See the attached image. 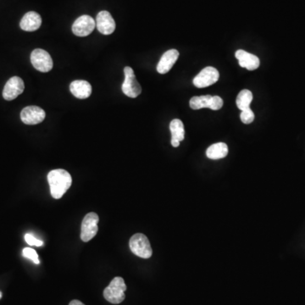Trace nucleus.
Returning <instances> with one entry per match:
<instances>
[{
	"mask_svg": "<svg viewBox=\"0 0 305 305\" xmlns=\"http://www.w3.org/2000/svg\"><path fill=\"white\" fill-rule=\"evenodd\" d=\"M48 181L50 187L51 195L55 199H60L63 197L72 183L71 174L63 169L51 171L48 175Z\"/></svg>",
	"mask_w": 305,
	"mask_h": 305,
	"instance_id": "obj_1",
	"label": "nucleus"
},
{
	"mask_svg": "<svg viewBox=\"0 0 305 305\" xmlns=\"http://www.w3.org/2000/svg\"><path fill=\"white\" fill-rule=\"evenodd\" d=\"M126 285L122 277H114L104 291V297L108 302L118 305L125 300Z\"/></svg>",
	"mask_w": 305,
	"mask_h": 305,
	"instance_id": "obj_2",
	"label": "nucleus"
},
{
	"mask_svg": "<svg viewBox=\"0 0 305 305\" xmlns=\"http://www.w3.org/2000/svg\"><path fill=\"white\" fill-rule=\"evenodd\" d=\"M129 246L132 253L138 257L150 259L152 254V248L150 241L144 234L137 233L130 239Z\"/></svg>",
	"mask_w": 305,
	"mask_h": 305,
	"instance_id": "obj_3",
	"label": "nucleus"
},
{
	"mask_svg": "<svg viewBox=\"0 0 305 305\" xmlns=\"http://www.w3.org/2000/svg\"><path fill=\"white\" fill-rule=\"evenodd\" d=\"M124 74H125V81L123 82L122 87H121L122 92L129 98L135 99L140 95L142 93V87L137 81L134 71L131 67L129 66L125 67Z\"/></svg>",
	"mask_w": 305,
	"mask_h": 305,
	"instance_id": "obj_4",
	"label": "nucleus"
},
{
	"mask_svg": "<svg viewBox=\"0 0 305 305\" xmlns=\"http://www.w3.org/2000/svg\"><path fill=\"white\" fill-rule=\"evenodd\" d=\"M99 216L94 212L88 213L84 217L81 229V239L83 242H88L97 235L99 230Z\"/></svg>",
	"mask_w": 305,
	"mask_h": 305,
	"instance_id": "obj_5",
	"label": "nucleus"
},
{
	"mask_svg": "<svg viewBox=\"0 0 305 305\" xmlns=\"http://www.w3.org/2000/svg\"><path fill=\"white\" fill-rule=\"evenodd\" d=\"M31 62L35 69L43 73L50 72L54 66L50 54L41 48H37L33 51L31 54Z\"/></svg>",
	"mask_w": 305,
	"mask_h": 305,
	"instance_id": "obj_6",
	"label": "nucleus"
},
{
	"mask_svg": "<svg viewBox=\"0 0 305 305\" xmlns=\"http://www.w3.org/2000/svg\"><path fill=\"white\" fill-rule=\"evenodd\" d=\"M220 74L217 70L212 66H208L202 70L193 79V85L198 88L210 87L217 82Z\"/></svg>",
	"mask_w": 305,
	"mask_h": 305,
	"instance_id": "obj_7",
	"label": "nucleus"
},
{
	"mask_svg": "<svg viewBox=\"0 0 305 305\" xmlns=\"http://www.w3.org/2000/svg\"><path fill=\"white\" fill-rule=\"evenodd\" d=\"M25 84L23 80L19 76H13L7 81L3 87V99L7 101H11L16 99L24 92Z\"/></svg>",
	"mask_w": 305,
	"mask_h": 305,
	"instance_id": "obj_8",
	"label": "nucleus"
},
{
	"mask_svg": "<svg viewBox=\"0 0 305 305\" xmlns=\"http://www.w3.org/2000/svg\"><path fill=\"white\" fill-rule=\"evenodd\" d=\"M96 22L90 15H84L76 20L72 26V32L76 36L87 37L93 33Z\"/></svg>",
	"mask_w": 305,
	"mask_h": 305,
	"instance_id": "obj_9",
	"label": "nucleus"
},
{
	"mask_svg": "<svg viewBox=\"0 0 305 305\" xmlns=\"http://www.w3.org/2000/svg\"><path fill=\"white\" fill-rule=\"evenodd\" d=\"M45 116V111L38 106H28L21 112V120L27 125H37L42 122Z\"/></svg>",
	"mask_w": 305,
	"mask_h": 305,
	"instance_id": "obj_10",
	"label": "nucleus"
},
{
	"mask_svg": "<svg viewBox=\"0 0 305 305\" xmlns=\"http://www.w3.org/2000/svg\"><path fill=\"white\" fill-rule=\"evenodd\" d=\"M96 27L104 35H111L115 30V21L108 11H100L96 17Z\"/></svg>",
	"mask_w": 305,
	"mask_h": 305,
	"instance_id": "obj_11",
	"label": "nucleus"
},
{
	"mask_svg": "<svg viewBox=\"0 0 305 305\" xmlns=\"http://www.w3.org/2000/svg\"><path fill=\"white\" fill-rule=\"evenodd\" d=\"M178 57H179V52L177 49L166 51L165 54L162 55L161 59L157 66V72H159V74H166L173 67L178 60Z\"/></svg>",
	"mask_w": 305,
	"mask_h": 305,
	"instance_id": "obj_12",
	"label": "nucleus"
},
{
	"mask_svg": "<svg viewBox=\"0 0 305 305\" xmlns=\"http://www.w3.org/2000/svg\"><path fill=\"white\" fill-rule=\"evenodd\" d=\"M236 60H238L240 66L246 68L248 71H254L258 69L260 66V59L253 54H249L246 51L237 50L235 54Z\"/></svg>",
	"mask_w": 305,
	"mask_h": 305,
	"instance_id": "obj_13",
	"label": "nucleus"
},
{
	"mask_svg": "<svg viewBox=\"0 0 305 305\" xmlns=\"http://www.w3.org/2000/svg\"><path fill=\"white\" fill-rule=\"evenodd\" d=\"M42 18L39 14L34 11L27 12L21 19L20 27L26 32H35L41 27Z\"/></svg>",
	"mask_w": 305,
	"mask_h": 305,
	"instance_id": "obj_14",
	"label": "nucleus"
},
{
	"mask_svg": "<svg viewBox=\"0 0 305 305\" xmlns=\"http://www.w3.org/2000/svg\"><path fill=\"white\" fill-rule=\"evenodd\" d=\"M71 93L79 99H85L89 98L92 93V86L87 81L76 80L72 81L70 85Z\"/></svg>",
	"mask_w": 305,
	"mask_h": 305,
	"instance_id": "obj_15",
	"label": "nucleus"
},
{
	"mask_svg": "<svg viewBox=\"0 0 305 305\" xmlns=\"http://www.w3.org/2000/svg\"><path fill=\"white\" fill-rule=\"evenodd\" d=\"M170 130L171 132V145L177 148L180 143L185 138V130L183 121L179 119H175L170 124Z\"/></svg>",
	"mask_w": 305,
	"mask_h": 305,
	"instance_id": "obj_16",
	"label": "nucleus"
},
{
	"mask_svg": "<svg viewBox=\"0 0 305 305\" xmlns=\"http://www.w3.org/2000/svg\"><path fill=\"white\" fill-rule=\"evenodd\" d=\"M228 154V147L224 143H217L208 148L206 155L210 159H223Z\"/></svg>",
	"mask_w": 305,
	"mask_h": 305,
	"instance_id": "obj_17",
	"label": "nucleus"
},
{
	"mask_svg": "<svg viewBox=\"0 0 305 305\" xmlns=\"http://www.w3.org/2000/svg\"><path fill=\"white\" fill-rule=\"evenodd\" d=\"M253 100V93L248 89L242 90L236 97V106L240 111H245L249 109Z\"/></svg>",
	"mask_w": 305,
	"mask_h": 305,
	"instance_id": "obj_18",
	"label": "nucleus"
},
{
	"mask_svg": "<svg viewBox=\"0 0 305 305\" xmlns=\"http://www.w3.org/2000/svg\"><path fill=\"white\" fill-rule=\"evenodd\" d=\"M211 99H212V96L211 95H204V96H196V97H192L190 101H189V105L192 110H200L203 108H210V105H211Z\"/></svg>",
	"mask_w": 305,
	"mask_h": 305,
	"instance_id": "obj_19",
	"label": "nucleus"
},
{
	"mask_svg": "<svg viewBox=\"0 0 305 305\" xmlns=\"http://www.w3.org/2000/svg\"><path fill=\"white\" fill-rule=\"evenodd\" d=\"M240 118L242 123L244 124H250L254 120V112L251 111V109H247L245 111H242L240 114Z\"/></svg>",
	"mask_w": 305,
	"mask_h": 305,
	"instance_id": "obj_20",
	"label": "nucleus"
},
{
	"mask_svg": "<svg viewBox=\"0 0 305 305\" xmlns=\"http://www.w3.org/2000/svg\"><path fill=\"white\" fill-rule=\"evenodd\" d=\"M22 253H23V255H24V257L30 259L31 261H33L34 263L38 264V265L40 263L38 255V254H37V252L35 251L34 249H33V248H24Z\"/></svg>",
	"mask_w": 305,
	"mask_h": 305,
	"instance_id": "obj_21",
	"label": "nucleus"
},
{
	"mask_svg": "<svg viewBox=\"0 0 305 305\" xmlns=\"http://www.w3.org/2000/svg\"><path fill=\"white\" fill-rule=\"evenodd\" d=\"M223 99L219 97V96H212V99H211V105H210V110L212 111H219L222 108L223 106Z\"/></svg>",
	"mask_w": 305,
	"mask_h": 305,
	"instance_id": "obj_22",
	"label": "nucleus"
},
{
	"mask_svg": "<svg viewBox=\"0 0 305 305\" xmlns=\"http://www.w3.org/2000/svg\"><path fill=\"white\" fill-rule=\"evenodd\" d=\"M25 240H26V242L31 246L40 247V246H42V244H43L42 241L37 239L35 236H33V235H31V234H27V235L25 236Z\"/></svg>",
	"mask_w": 305,
	"mask_h": 305,
	"instance_id": "obj_23",
	"label": "nucleus"
},
{
	"mask_svg": "<svg viewBox=\"0 0 305 305\" xmlns=\"http://www.w3.org/2000/svg\"><path fill=\"white\" fill-rule=\"evenodd\" d=\"M69 305H85L83 303H81V301H79V300H72V302L70 303Z\"/></svg>",
	"mask_w": 305,
	"mask_h": 305,
	"instance_id": "obj_24",
	"label": "nucleus"
},
{
	"mask_svg": "<svg viewBox=\"0 0 305 305\" xmlns=\"http://www.w3.org/2000/svg\"><path fill=\"white\" fill-rule=\"evenodd\" d=\"M1 297H2V293L0 292V299H1Z\"/></svg>",
	"mask_w": 305,
	"mask_h": 305,
	"instance_id": "obj_25",
	"label": "nucleus"
}]
</instances>
